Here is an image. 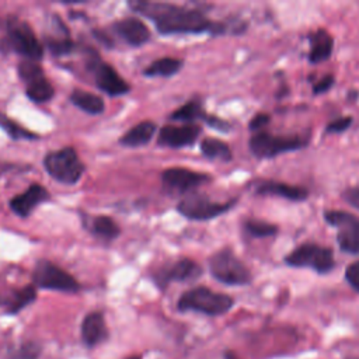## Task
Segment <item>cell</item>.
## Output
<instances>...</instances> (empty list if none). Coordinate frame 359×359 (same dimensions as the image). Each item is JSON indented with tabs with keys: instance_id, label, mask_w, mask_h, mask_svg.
<instances>
[{
	"instance_id": "cell-3",
	"label": "cell",
	"mask_w": 359,
	"mask_h": 359,
	"mask_svg": "<svg viewBox=\"0 0 359 359\" xmlns=\"http://www.w3.org/2000/svg\"><path fill=\"white\" fill-rule=\"evenodd\" d=\"M233 306L234 299L231 296L215 292L206 286H196L184 292L177 303L180 311H195L210 317L223 316Z\"/></svg>"
},
{
	"instance_id": "cell-7",
	"label": "cell",
	"mask_w": 359,
	"mask_h": 359,
	"mask_svg": "<svg viewBox=\"0 0 359 359\" xmlns=\"http://www.w3.org/2000/svg\"><path fill=\"white\" fill-rule=\"evenodd\" d=\"M43 165L52 178L63 184H76L86 170L73 147L49 151L43 158Z\"/></svg>"
},
{
	"instance_id": "cell-25",
	"label": "cell",
	"mask_w": 359,
	"mask_h": 359,
	"mask_svg": "<svg viewBox=\"0 0 359 359\" xmlns=\"http://www.w3.org/2000/svg\"><path fill=\"white\" fill-rule=\"evenodd\" d=\"M243 231L252 238H269L279 233V226L262 219H245L243 222Z\"/></svg>"
},
{
	"instance_id": "cell-13",
	"label": "cell",
	"mask_w": 359,
	"mask_h": 359,
	"mask_svg": "<svg viewBox=\"0 0 359 359\" xmlns=\"http://www.w3.org/2000/svg\"><path fill=\"white\" fill-rule=\"evenodd\" d=\"M202 275V268L191 258H181L175 264L161 268L154 273V282L160 289H165L170 282L195 280Z\"/></svg>"
},
{
	"instance_id": "cell-24",
	"label": "cell",
	"mask_w": 359,
	"mask_h": 359,
	"mask_svg": "<svg viewBox=\"0 0 359 359\" xmlns=\"http://www.w3.org/2000/svg\"><path fill=\"white\" fill-rule=\"evenodd\" d=\"M182 65H184V60L178 59V57H172V56L160 57V59L154 60L153 63H150L144 69V74L151 76V77H157V76L170 77V76L175 74L177 72H180Z\"/></svg>"
},
{
	"instance_id": "cell-12",
	"label": "cell",
	"mask_w": 359,
	"mask_h": 359,
	"mask_svg": "<svg viewBox=\"0 0 359 359\" xmlns=\"http://www.w3.org/2000/svg\"><path fill=\"white\" fill-rule=\"evenodd\" d=\"M254 194L259 196H278L289 202H304L310 196L306 187L276 180H259L254 185Z\"/></svg>"
},
{
	"instance_id": "cell-15",
	"label": "cell",
	"mask_w": 359,
	"mask_h": 359,
	"mask_svg": "<svg viewBox=\"0 0 359 359\" xmlns=\"http://www.w3.org/2000/svg\"><path fill=\"white\" fill-rule=\"evenodd\" d=\"M201 135V126L196 123L184 125H165L160 133L157 143L168 147H185L196 142Z\"/></svg>"
},
{
	"instance_id": "cell-22",
	"label": "cell",
	"mask_w": 359,
	"mask_h": 359,
	"mask_svg": "<svg viewBox=\"0 0 359 359\" xmlns=\"http://www.w3.org/2000/svg\"><path fill=\"white\" fill-rule=\"evenodd\" d=\"M70 101L81 111H84L87 114H93V115L101 114L105 108L101 97H98L93 93L84 91V90H79V88L73 90V93L70 94Z\"/></svg>"
},
{
	"instance_id": "cell-35",
	"label": "cell",
	"mask_w": 359,
	"mask_h": 359,
	"mask_svg": "<svg viewBox=\"0 0 359 359\" xmlns=\"http://www.w3.org/2000/svg\"><path fill=\"white\" fill-rule=\"evenodd\" d=\"M344 278L346 280V283L356 292L359 293V259L351 262L349 265H346L345 272H344Z\"/></svg>"
},
{
	"instance_id": "cell-11",
	"label": "cell",
	"mask_w": 359,
	"mask_h": 359,
	"mask_svg": "<svg viewBox=\"0 0 359 359\" xmlns=\"http://www.w3.org/2000/svg\"><path fill=\"white\" fill-rule=\"evenodd\" d=\"M210 181L212 177L209 174L192 171L182 167H171L161 174V182L164 188L175 194L189 192L191 189H195Z\"/></svg>"
},
{
	"instance_id": "cell-14",
	"label": "cell",
	"mask_w": 359,
	"mask_h": 359,
	"mask_svg": "<svg viewBox=\"0 0 359 359\" xmlns=\"http://www.w3.org/2000/svg\"><path fill=\"white\" fill-rule=\"evenodd\" d=\"M95 77L97 87L109 95H122L129 91V84L115 72V69L101 62L98 57H93L88 63Z\"/></svg>"
},
{
	"instance_id": "cell-28",
	"label": "cell",
	"mask_w": 359,
	"mask_h": 359,
	"mask_svg": "<svg viewBox=\"0 0 359 359\" xmlns=\"http://www.w3.org/2000/svg\"><path fill=\"white\" fill-rule=\"evenodd\" d=\"M91 231L98 237L112 240L119 234V226L108 216H97L91 223Z\"/></svg>"
},
{
	"instance_id": "cell-40",
	"label": "cell",
	"mask_w": 359,
	"mask_h": 359,
	"mask_svg": "<svg viewBox=\"0 0 359 359\" xmlns=\"http://www.w3.org/2000/svg\"><path fill=\"white\" fill-rule=\"evenodd\" d=\"M223 358L224 359H240L234 352H231V351H226L224 352V355H223Z\"/></svg>"
},
{
	"instance_id": "cell-6",
	"label": "cell",
	"mask_w": 359,
	"mask_h": 359,
	"mask_svg": "<svg viewBox=\"0 0 359 359\" xmlns=\"http://www.w3.org/2000/svg\"><path fill=\"white\" fill-rule=\"evenodd\" d=\"M323 217L337 229L335 241L339 250L349 255H359V216L344 209H325Z\"/></svg>"
},
{
	"instance_id": "cell-32",
	"label": "cell",
	"mask_w": 359,
	"mask_h": 359,
	"mask_svg": "<svg viewBox=\"0 0 359 359\" xmlns=\"http://www.w3.org/2000/svg\"><path fill=\"white\" fill-rule=\"evenodd\" d=\"M353 123V118L351 115H344V116H338L332 121H330L325 128H324V133L327 135H339L344 133L345 130H348Z\"/></svg>"
},
{
	"instance_id": "cell-30",
	"label": "cell",
	"mask_w": 359,
	"mask_h": 359,
	"mask_svg": "<svg viewBox=\"0 0 359 359\" xmlns=\"http://www.w3.org/2000/svg\"><path fill=\"white\" fill-rule=\"evenodd\" d=\"M0 128L4 129L13 139H36L38 137L35 133L27 130L25 128L11 121L3 112H0Z\"/></svg>"
},
{
	"instance_id": "cell-36",
	"label": "cell",
	"mask_w": 359,
	"mask_h": 359,
	"mask_svg": "<svg viewBox=\"0 0 359 359\" xmlns=\"http://www.w3.org/2000/svg\"><path fill=\"white\" fill-rule=\"evenodd\" d=\"M271 122V115L268 112H257L248 122V129L255 133L264 130V128Z\"/></svg>"
},
{
	"instance_id": "cell-10",
	"label": "cell",
	"mask_w": 359,
	"mask_h": 359,
	"mask_svg": "<svg viewBox=\"0 0 359 359\" xmlns=\"http://www.w3.org/2000/svg\"><path fill=\"white\" fill-rule=\"evenodd\" d=\"M237 203V198L226 202H216L203 195H191L182 199L177 209L191 220H210L227 213Z\"/></svg>"
},
{
	"instance_id": "cell-9",
	"label": "cell",
	"mask_w": 359,
	"mask_h": 359,
	"mask_svg": "<svg viewBox=\"0 0 359 359\" xmlns=\"http://www.w3.org/2000/svg\"><path fill=\"white\" fill-rule=\"evenodd\" d=\"M35 286L41 289L76 293L80 290V283L74 276L66 272L63 268L55 265L48 259H41L32 272Z\"/></svg>"
},
{
	"instance_id": "cell-2",
	"label": "cell",
	"mask_w": 359,
	"mask_h": 359,
	"mask_svg": "<svg viewBox=\"0 0 359 359\" xmlns=\"http://www.w3.org/2000/svg\"><path fill=\"white\" fill-rule=\"evenodd\" d=\"M309 135H276L266 130H259L250 136L248 150L258 160H271L285 153L303 150L309 146Z\"/></svg>"
},
{
	"instance_id": "cell-38",
	"label": "cell",
	"mask_w": 359,
	"mask_h": 359,
	"mask_svg": "<svg viewBox=\"0 0 359 359\" xmlns=\"http://www.w3.org/2000/svg\"><path fill=\"white\" fill-rule=\"evenodd\" d=\"M203 121H205L210 128H215L216 130H220V132H229V130L231 129V125H230L227 121H224V119H222V118H219V116H215V115L206 114V116L203 118Z\"/></svg>"
},
{
	"instance_id": "cell-27",
	"label": "cell",
	"mask_w": 359,
	"mask_h": 359,
	"mask_svg": "<svg viewBox=\"0 0 359 359\" xmlns=\"http://www.w3.org/2000/svg\"><path fill=\"white\" fill-rule=\"evenodd\" d=\"M205 116H206V112L203 111L201 101L192 100V101L184 104L182 107H180L178 109H175L170 118L174 121L185 122V123H194V121L203 119Z\"/></svg>"
},
{
	"instance_id": "cell-8",
	"label": "cell",
	"mask_w": 359,
	"mask_h": 359,
	"mask_svg": "<svg viewBox=\"0 0 359 359\" xmlns=\"http://www.w3.org/2000/svg\"><path fill=\"white\" fill-rule=\"evenodd\" d=\"M6 46L34 62L41 60L43 55V48L32 28L18 18H10L7 22Z\"/></svg>"
},
{
	"instance_id": "cell-41",
	"label": "cell",
	"mask_w": 359,
	"mask_h": 359,
	"mask_svg": "<svg viewBox=\"0 0 359 359\" xmlns=\"http://www.w3.org/2000/svg\"><path fill=\"white\" fill-rule=\"evenodd\" d=\"M126 359H143L142 355H132V356H128Z\"/></svg>"
},
{
	"instance_id": "cell-5",
	"label": "cell",
	"mask_w": 359,
	"mask_h": 359,
	"mask_svg": "<svg viewBox=\"0 0 359 359\" xmlns=\"http://www.w3.org/2000/svg\"><path fill=\"white\" fill-rule=\"evenodd\" d=\"M208 265L210 275L227 286H245L252 280L250 268L230 247H223L213 252L208 259Z\"/></svg>"
},
{
	"instance_id": "cell-16",
	"label": "cell",
	"mask_w": 359,
	"mask_h": 359,
	"mask_svg": "<svg viewBox=\"0 0 359 359\" xmlns=\"http://www.w3.org/2000/svg\"><path fill=\"white\" fill-rule=\"evenodd\" d=\"M309 52L307 60L311 65H318L327 62L334 50V36L325 28H317L307 34Z\"/></svg>"
},
{
	"instance_id": "cell-1",
	"label": "cell",
	"mask_w": 359,
	"mask_h": 359,
	"mask_svg": "<svg viewBox=\"0 0 359 359\" xmlns=\"http://www.w3.org/2000/svg\"><path fill=\"white\" fill-rule=\"evenodd\" d=\"M129 6L151 18L160 34H202L212 35L231 34L230 22L212 21L202 10L181 7L171 3H150V1H130Z\"/></svg>"
},
{
	"instance_id": "cell-26",
	"label": "cell",
	"mask_w": 359,
	"mask_h": 359,
	"mask_svg": "<svg viewBox=\"0 0 359 359\" xmlns=\"http://www.w3.org/2000/svg\"><path fill=\"white\" fill-rule=\"evenodd\" d=\"M25 93H27V97L34 102H46L53 97L55 90H53V86L42 74L27 81Z\"/></svg>"
},
{
	"instance_id": "cell-21",
	"label": "cell",
	"mask_w": 359,
	"mask_h": 359,
	"mask_svg": "<svg viewBox=\"0 0 359 359\" xmlns=\"http://www.w3.org/2000/svg\"><path fill=\"white\" fill-rule=\"evenodd\" d=\"M36 299V289L34 285L24 286L18 290H14L11 296L4 302V313L6 314H17Z\"/></svg>"
},
{
	"instance_id": "cell-39",
	"label": "cell",
	"mask_w": 359,
	"mask_h": 359,
	"mask_svg": "<svg viewBox=\"0 0 359 359\" xmlns=\"http://www.w3.org/2000/svg\"><path fill=\"white\" fill-rule=\"evenodd\" d=\"M359 97V93H358V90H349L348 91V94H346V100L348 101H356V98Z\"/></svg>"
},
{
	"instance_id": "cell-20",
	"label": "cell",
	"mask_w": 359,
	"mask_h": 359,
	"mask_svg": "<svg viewBox=\"0 0 359 359\" xmlns=\"http://www.w3.org/2000/svg\"><path fill=\"white\" fill-rule=\"evenodd\" d=\"M156 132V123L151 121H143L129 129L122 137L121 143L129 147H137L149 143Z\"/></svg>"
},
{
	"instance_id": "cell-19",
	"label": "cell",
	"mask_w": 359,
	"mask_h": 359,
	"mask_svg": "<svg viewBox=\"0 0 359 359\" xmlns=\"http://www.w3.org/2000/svg\"><path fill=\"white\" fill-rule=\"evenodd\" d=\"M49 198L46 189L39 185V184H32L31 187H28L25 189V192L15 195L14 198H11L10 201V209L21 216L25 217L28 215H31V212L43 201H46Z\"/></svg>"
},
{
	"instance_id": "cell-34",
	"label": "cell",
	"mask_w": 359,
	"mask_h": 359,
	"mask_svg": "<svg viewBox=\"0 0 359 359\" xmlns=\"http://www.w3.org/2000/svg\"><path fill=\"white\" fill-rule=\"evenodd\" d=\"M335 84V77L334 74H324L323 77L314 80L311 83V93L313 95H321V94H325L328 93Z\"/></svg>"
},
{
	"instance_id": "cell-18",
	"label": "cell",
	"mask_w": 359,
	"mask_h": 359,
	"mask_svg": "<svg viewBox=\"0 0 359 359\" xmlns=\"http://www.w3.org/2000/svg\"><path fill=\"white\" fill-rule=\"evenodd\" d=\"M112 28L115 34L130 46H140L150 39V31L147 25L139 18L129 17L115 21Z\"/></svg>"
},
{
	"instance_id": "cell-17",
	"label": "cell",
	"mask_w": 359,
	"mask_h": 359,
	"mask_svg": "<svg viewBox=\"0 0 359 359\" xmlns=\"http://www.w3.org/2000/svg\"><path fill=\"white\" fill-rule=\"evenodd\" d=\"M80 335L83 344L91 349L108 339V328L105 325V318L101 311L88 313L80 327Z\"/></svg>"
},
{
	"instance_id": "cell-33",
	"label": "cell",
	"mask_w": 359,
	"mask_h": 359,
	"mask_svg": "<svg viewBox=\"0 0 359 359\" xmlns=\"http://www.w3.org/2000/svg\"><path fill=\"white\" fill-rule=\"evenodd\" d=\"M18 74H20L21 80L24 83H27V81H29V80H32V79H35L38 76H42L43 70H42V67L36 62L25 60V62H21L18 65Z\"/></svg>"
},
{
	"instance_id": "cell-29",
	"label": "cell",
	"mask_w": 359,
	"mask_h": 359,
	"mask_svg": "<svg viewBox=\"0 0 359 359\" xmlns=\"http://www.w3.org/2000/svg\"><path fill=\"white\" fill-rule=\"evenodd\" d=\"M42 346L35 341H25L8 351L7 359H39Z\"/></svg>"
},
{
	"instance_id": "cell-4",
	"label": "cell",
	"mask_w": 359,
	"mask_h": 359,
	"mask_svg": "<svg viewBox=\"0 0 359 359\" xmlns=\"http://www.w3.org/2000/svg\"><path fill=\"white\" fill-rule=\"evenodd\" d=\"M283 262L290 268H309L318 275H327L337 266L334 250L313 241L296 245L283 257Z\"/></svg>"
},
{
	"instance_id": "cell-23",
	"label": "cell",
	"mask_w": 359,
	"mask_h": 359,
	"mask_svg": "<svg viewBox=\"0 0 359 359\" xmlns=\"http://www.w3.org/2000/svg\"><path fill=\"white\" fill-rule=\"evenodd\" d=\"M201 151L206 158L220 160V161H231L233 151L230 146L216 137H205L201 142Z\"/></svg>"
},
{
	"instance_id": "cell-37",
	"label": "cell",
	"mask_w": 359,
	"mask_h": 359,
	"mask_svg": "<svg viewBox=\"0 0 359 359\" xmlns=\"http://www.w3.org/2000/svg\"><path fill=\"white\" fill-rule=\"evenodd\" d=\"M341 198H342L344 202H346L349 206H352L353 209L359 210V184L352 185V187H346V188L341 192Z\"/></svg>"
},
{
	"instance_id": "cell-31",
	"label": "cell",
	"mask_w": 359,
	"mask_h": 359,
	"mask_svg": "<svg viewBox=\"0 0 359 359\" xmlns=\"http://www.w3.org/2000/svg\"><path fill=\"white\" fill-rule=\"evenodd\" d=\"M46 46L55 56H63L70 53L74 49V42L66 35V36H46Z\"/></svg>"
}]
</instances>
